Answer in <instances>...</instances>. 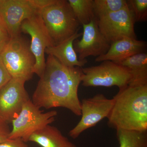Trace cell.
<instances>
[{
  "label": "cell",
  "mask_w": 147,
  "mask_h": 147,
  "mask_svg": "<svg viewBox=\"0 0 147 147\" xmlns=\"http://www.w3.org/2000/svg\"><path fill=\"white\" fill-rule=\"evenodd\" d=\"M81 102L82 118L69 132L72 139L78 138L82 132L94 127L103 119L108 118L114 105L113 98L109 99L101 94L84 98Z\"/></svg>",
  "instance_id": "ba28073f"
},
{
  "label": "cell",
  "mask_w": 147,
  "mask_h": 147,
  "mask_svg": "<svg viewBox=\"0 0 147 147\" xmlns=\"http://www.w3.org/2000/svg\"><path fill=\"white\" fill-rule=\"evenodd\" d=\"M21 30L31 37V50L36 60L34 71L40 77L45 68V49L54 46L40 12L25 20L21 24Z\"/></svg>",
  "instance_id": "52a82bcc"
},
{
  "label": "cell",
  "mask_w": 147,
  "mask_h": 147,
  "mask_svg": "<svg viewBox=\"0 0 147 147\" xmlns=\"http://www.w3.org/2000/svg\"><path fill=\"white\" fill-rule=\"evenodd\" d=\"M82 32H76L57 45L46 48L45 53L57 59L61 63L68 67H83L87 63L86 59L79 60L74 48V40L82 36Z\"/></svg>",
  "instance_id": "5bb4252c"
},
{
  "label": "cell",
  "mask_w": 147,
  "mask_h": 147,
  "mask_svg": "<svg viewBox=\"0 0 147 147\" xmlns=\"http://www.w3.org/2000/svg\"><path fill=\"white\" fill-rule=\"evenodd\" d=\"M114 62L126 67L130 71L131 79L129 85L147 84V54L146 52Z\"/></svg>",
  "instance_id": "2e32d148"
},
{
  "label": "cell",
  "mask_w": 147,
  "mask_h": 147,
  "mask_svg": "<svg viewBox=\"0 0 147 147\" xmlns=\"http://www.w3.org/2000/svg\"><path fill=\"white\" fill-rule=\"evenodd\" d=\"M28 141L42 147H77L57 127L48 125L33 133Z\"/></svg>",
  "instance_id": "9a60e30c"
},
{
  "label": "cell",
  "mask_w": 147,
  "mask_h": 147,
  "mask_svg": "<svg viewBox=\"0 0 147 147\" xmlns=\"http://www.w3.org/2000/svg\"><path fill=\"white\" fill-rule=\"evenodd\" d=\"M127 4L135 23L147 21V0H128Z\"/></svg>",
  "instance_id": "ffe728a7"
},
{
  "label": "cell",
  "mask_w": 147,
  "mask_h": 147,
  "mask_svg": "<svg viewBox=\"0 0 147 147\" xmlns=\"http://www.w3.org/2000/svg\"><path fill=\"white\" fill-rule=\"evenodd\" d=\"M57 115V112L54 110L42 113L30 99L23 105L19 115L11 121L12 128L9 139H19L25 142H28L35 132L53 122Z\"/></svg>",
  "instance_id": "8992f818"
},
{
  "label": "cell",
  "mask_w": 147,
  "mask_h": 147,
  "mask_svg": "<svg viewBox=\"0 0 147 147\" xmlns=\"http://www.w3.org/2000/svg\"><path fill=\"white\" fill-rule=\"evenodd\" d=\"M127 6V1L125 0H93L94 10L97 19Z\"/></svg>",
  "instance_id": "d6986e66"
},
{
  "label": "cell",
  "mask_w": 147,
  "mask_h": 147,
  "mask_svg": "<svg viewBox=\"0 0 147 147\" xmlns=\"http://www.w3.org/2000/svg\"><path fill=\"white\" fill-rule=\"evenodd\" d=\"M25 84L21 80L11 79L0 90V118L7 122L16 117L23 105L30 99Z\"/></svg>",
  "instance_id": "8fae6325"
},
{
  "label": "cell",
  "mask_w": 147,
  "mask_h": 147,
  "mask_svg": "<svg viewBox=\"0 0 147 147\" xmlns=\"http://www.w3.org/2000/svg\"><path fill=\"white\" fill-rule=\"evenodd\" d=\"M80 25H86L97 19L93 8V0H68Z\"/></svg>",
  "instance_id": "ac0fdd59"
},
{
  "label": "cell",
  "mask_w": 147,
  "mask_h": 147,
  "mask_svg": "<svg viewBox=\"0 0 147 147\" xmlns=\"http://www.w3.org/2000/svg\"><path fill=\"white\" fill-rule=\"evenodd\" d=\"M10 131L8 122L0 118V143L9 140Z\"/></svg>",
  "instance_id": "7402d4cb"
},
{
  "label": "cell",
  "mask_w": 147,
  "mask_h": 147,
  "mask_svg": "<svg viewBox=\"0 0 147 147\" xmlns=\"http://www.w3.org/2000/svg\"><path fill=\"white\" fill-rule=\"evenodd\" d=\"M146 47V41L124 38L111 43L108 52L96 57L95 61L98 62L105 61H117L135 54L144 53Z\"/></svg>",
  "instance_id": "4fadbf2b"
},
{
  "label": "cell",
  "mask_w": 147,
  "mask_h": 147,
  "mask_svg": "<svg viewBox=\"0 0 147 147\" xmlns=\"http://www.w3.org/2000/svg\"><path fill=\"white\" fill-rule=\"evenodd\" d=\"M32 6L40 12L43 9L53 4L56 0H29Z\"/></svg>",
  "instance_id": "603a6c76"
},
{
  "label": "cell",
  "mask_w": 147,
  "mask_h": 147,
  "mask_svg": "<svg viewBox=\"0 0 147 147\" xmlns=\"http://www.w3.org/2000/svg\"><path fill=\"white\" fill-rule=\"evenodd\" d=\"M0 147H28L26 142L21 139H9L0 143Z\"/></svg>",
  "instance_id": "cb8c5ba5"
},
{
  "label": "cell",
  "mask_w": 147,
  "mask_h": 147,
  "mask_svg": "<svg viewBox=\"0 0 147 147\" xmlns=\"http://www.w3.org/2000/svg\"><path fill=\"white\" fill-rule=\"evenodd\" d=\"M97 21L96 19L83 25L82 38L74 42V48L76 54H79V60H84L89 56L97 57L102 56L110 49L111 44L100 32Z\"/></svg>",
  "instance_id": "30bf717a"
},
{
  "label": "cell",
  "mask_w": 147,
  "mask_h": 147,
  "mask_svg": "<svg viewBox=\"0 0 147 147\" xmlns=\"http://www.w3.org/2000/svg\"><path fill=\"white\" fill-rule=\"evenodd\" d=\"M0 31H4L7 32L5 26L3 22L2 19L1 18V16H0Z\"/></svg>",
  "instance_id": "484cf974"
},
{
  "label": "cell",
  "mask_w": 147,
  "mask_h": 147,
  "mask_svg": "<svg viewBox=\"0 0 147 147\" xmlns=\"http://www.w3.org/2000/svg\"><path fill=\"white\" fill-rule=\"evenodd\" d=\"M0 57L12 79L25 83L32 79L35 58L31 50L30 43L21 34L10 38Z\"/></svg>",
  "instance_id": "277c9868"
},
{
  "label": "cell",
  "mask_w": 147,
  "mask_h": 147,
  "mask_svg": "<svg viewBox=\"0 0 147 147\" xmlns=\"http://www.w3.org/2000/svg\"><path fill=\"white\" fill-rule=\"evenodd\" d=\"M10 39V37L7 31H0V54L2 52Z\"/></svg>",
  "instance_id": "d4e9b609"
},
{
  "label": "cell",
  "mask_w": 147,
  "mask_h": 147,
  "mask_svg": "<svg viewBox=\"0 0 147 147\" xmlns=\"http://www.w3.org/2000/svg\"><path fill=\"white\" fill-rule=\"evenodd\" d=\"M82 83L84 87H111L119 90L130 84L131 76L128 69L110 61L99 65L82 67Z\"/></svg>",
  "instance_id": "5b68a950"
},
{
  "label": "cell",
  "mask_w": 147,
  "mask_h": 147,
  "mask_svg": "<svg viewBox=\"0 0 147 147\" xmlns=\"http://www.w3.org/2000/svg\"><path fill=\"white\" fill-rule=\"evenodd\" d=\"M108 126L135 131L147 130V84L129 85L113 98Z\"/></svg>",
  "instance_id": "7a4b0ae2"
},
{
  "label": "cell",
  "mask_w": 147,
  "mask_h": 147,
  "mask_svg": "<svg viewBox=\"0 0 147 147\" xmlns=\"http://www.w3.org/2000/svg\"><path fill=\"white\" fill-rule=\"evenodd\" d=\"M116 131L119 147H147V130L119 129Z\"/></svg>",
  "instance_id": "e0dca14e"
},
{
  "label": "cell",
  "mask_w": 147,
  "mask_h": 147,
  "mask_svg": "<svg viewBox=\"0 0 147 147\" xmlns=\"http://www.w3.org/2000/svg\"><path fill=\"white\" fill-rule=\"evenodd\" d=\"M100 32L110 44L124 38H137L135 22L128 6L98 19Z\"/></svg>",
  "instance_id": "9c48e42d"
},
{
  "label": "cell",
  "mask_w": 147,
  "mask_h": 147,
  "mask_svg": "<svg viewBox=\"0 0 147 147\" xmlns=\"http://www.w3.org/2000/svg\"><path fill=\"white\" fill-rule=\"evenodd\" d=\"M40 13L54 45L69 38L80 29V24L67 1L56 0Z\"/></svg>",
  "instance_id": "3957f363"
},
{
  "label": "cell",
  "mask_w": 147,
  "mask_h": 147,
  "mask_svg": "<svg viewBox=\"0 0 147 147\" xmlns=\"http://www.w3.org/2000/svg\"><path fill=\"white\" fill-rule=\"evenodd\" d=\"M38 12L29 0H0V16L10 38L21 34L22 23Z\"/></svg>",
  "instance_id": "7c38bea8"
},
{
  "label": "cell",
  "mask_w": 147,
  "mask_h": 147,
  "mask_svg": "<svg viewBox=\"0 0 147 147\" xmlns=\"http://www.w3.org/2000/svg\"><path fill=\"white\" fill-rule=\"evenodd\" d=\"M83 74L82 67L66 66L48 55L32 102L40 108H65L75 115L81 116L78 91Z\"/></svg>",
  "instance_id": "6da1fadb"
},
{
  "label": "cell",
  "mask_w": 147,
  "mask_h": 147,
  "mask_svg": "<svg viewBox=\"0 0 147 147\" xmlns=\"http://www.w3.org/2000/svg\"><path fill=\"white\" fill-rule=\"evenodd\" d=\"M12 78L6 68L0 57V90L11 80Z\"/></svg>",
  "instance_id": "44dd1931"
}]
</instances>
